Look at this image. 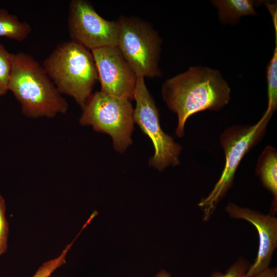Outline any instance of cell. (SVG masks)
I'll list each match as a JSON object with an SVG mask.
<instances>
[{"mask_svg":"<svg viewBox=\"0 0 277 277\" xmlns=\"http://www.w3.org/2000/svg\"><path fill=\"white\" fill-rule=\"evenodd\" d=\"M212 3L219 11V18L223 23L235 24L245 15H256L255 5L263 1L251 0H214Z\"/></svg>","mask_w":277,"mask_h":277,"instance_id":"7c38bea8","label":"cell"},{"mask_svg":"<svg viewBox=\"0 0 277 277\" xmlns=\"http://www.w3.org/2000/svg\"><path fill=\"white\" fill-rule=\"evenodd\" d=\"M6 205L4 198L0 194V256L8 248L9 224L6 217Z\"/></svg>","mask_w":277,"mask_h":277,"instance_id":"e0dca14e","label":"cell"},{"mask_svg":"<svg viewBox=\"0 0 277 277\" xmlns=\"http://www.w3.org/2000/svg\"><path fill=\"white\" fill-rule=\"evenodd\" d=\"M8 91L19 103L27 117H54L64 114L68 103L47 75L42 65L23 52L11 53Z\"/></svg>","mask_w":277,"mask_h":277,"instance_id":"7a4b0ae2","label":"cell"},{"mask_svg":"<svg viewBox=\"0 0 277 277\" xmlns=\"http://www.w3.org/2000/svg\"><path fill=\"white\" fill-rule=\"evenodd\" d=\"M249 277H277V268L269 267Z\"/></svg>","mask_w":277,"mask_h":277,"instance_id":"d6986e66","label":"cell"},{"mask_svg":"<svg viewBox=\"0 0 277 277\" xmlns=\"http://www.w3.org/2000/svg\"><path fill=\"white\" fill-rule=\"evenodd\" d=\"M275 31V47L266 69L268 106L265 111L273 114L277 108V30Z\"/></svg>","mask_w":277,"mask_h":277,"instance_id":"5bb4252c","label":"cell"},{"mask_svg":"<svg viewBox=\"0 0 277 277\" xmlns=\"http://www.w3.org/2000/svg\"><path fill=\"white\" fill-rule=\"evenodd\" d=\"M161 92L169 109L177 114L175 133L182 137L190 116L206 110L222 109L230 100L231 90L219 71L195 66L167 79Z\"/></svg>","mask_w":277,"mask_h":277,"instance_id":"6da1fadb","label":"cell"},{"mask_svg":"<svg viewBox=\"0 0 277 277\" xmlns=\"http://www.w3.org/2000/svg\"><path fill=\"white\" fill-rule=\"evenodd\" d=\"M117 21V46L137 76H161L162 39L152 24L135 16L123 15Z\"/></svg>","mask_w":277,"mask_h":277,"instance_id":"8992f818","label":"cell"},{"mask_svg":"<svg viewBox=\"0 0 277 277\" xmlns=\"http://www.w3.org/2000/svg\"><path fill=\"white\" fill-rule=\"evenodd\" d=\"M225 209L230 217L250 222L258 232L259 244L257 255L245 277L251 276L269 267L277 247V218L270 213L264 214L232 202L228 203Z\"/></svg>","mask_w":277,"mask_h":277,"instance_id":"30bf717a","label":"cell"},{"mask_svg":"<svg viewBox=\"0 0 277 277\" xmlns=\"http://www.w3.org/2000/svg\"><path fill=\"white\" fill-rule=\"evenodd\" d=\"M250 265V263L246 259L239 258L225 273L215 271L211 277H245Z\"/></svg>","mask_w":277,"mask_h":277,"instance_id":"ac0fdd59","label":"cell"},{"mask_svg":"<svg viewBox=\"0 0 277 277\" xmlns=\"http://www.w3.org/2000/svg\"><path fill=\"white\" fill-rule=\"evenodd\" d=\"M68 28L71 40L91 51L117 46V21L102 17L88 1L72 0L70 2Z\"/></svg>","mask_w":277,"mask_h":277,"instance_id":"ba28073f","label":"cell"},{"mask_svg":"<svg viewBox=\"0 0 277 277\" xmlns=\"http://www.w3.org/2000/svg\"><path fill=\"white\" fill-rule=\"evenodd\" d=\"M155 277H171V274L165 270H161Z\"/></svg>","mask_w":277,"mask_h":277,"instance_id":"ffe728a7","label":"cell"},{"mask_svg":"<svg viewBox=\"0 0 277 277\" xmlns=\"http://www.w3.org/2000/svg\"><path fill=\"white\" fill-rule=\"evenodd\" d=\"M42 66L60 93L73 98L82 109L98 80L91 51L72 40L64 42Z\"/></svg>","mask_w":277,"mask_h":277,"instance_id":"3957f363","label":"cell"},{"mask_svg":"<svg viewBox=\"0 0 277 277\" xmlns=\"http://www.w3.org/2000/svg\"><path fill=\"white\" fill-rule=\"evenodd\" d=\"M11 69V53L0 43V97L8 91Z\"/></svg>","mask_w":277,"mask_h":277,"instance_id":"9a60e30c","label":"cell"},{"mask_svg":"<svg viewBox=\"0 0 277 277\" xmlns=\"http://www.w3.org/2000/svg\"><path fill=\"white\" fill-rule=\"evenodd\" d=\"M256 173L264 187L273 196L272 210L275 212L277 202V151L274 147L268 146L262 151L258 159Z\"/></svg>","mask_w":277,"mask_h":277,"instance_id":"8fae6325","label":"cell"},{"mask_svg":"<svg viewBox=\"0 0 277 277\" xmlns=\"http://www.w3.org/2000/svg\"><path fill=\"white\" fill-rule=\"evenodd\" d=\"M31 31V27L27 22L21 21L16 15L0 8V37L22 42L27 39Z\"/></svg>","mask_w":277,"mask_h":277,"instance_id":"4fadbf2b","label":"cell"},{"mask_svg":"<svg viewBox=\"0 0 277 277\" xmlns=\"http://www.w3.org/2000/svg\"><path fill=\"white\" fill-rule=\"evenodd\" d=\"M134 100L136 102L134 122L150 138L154 148V154L149 161V166L162 171L169 166L179 165L183 147L162 129L159 109L143 76L137 77Z\"/></svg>","mask_w":277,"mask_h":277,"instance_id":"52a82bcc","label":"cell"},{"mask_svg":"<svg viewBox=\"0 0 277 277\" xmlns=\"http://www.w3.org/2000/svg\"><path fill=\"white\" fill-rule=\"evenodd\" d=\"M76 238L77 236L70 244L66 246L65 249L58 257L44 262L39 267L32 277H49L56 269L66 264L67 253Z\"/></svg>","mask_w":277,"mask_h":277,"instance_id":"2e32d148","label":"cell"},{"mask_svg":"<svg viewBox=\"0 0 277 277\" xmlns=\"http://www.w3.org/2000/svg\"><path fill=\"white\" fill-rule=\"evenodd\" d=\"M82 110L80 124L110 135L116 151L122 153L132 144L134 122L131 101L96 91L90 95Z\"/></svg>","mask_w":277,"mask_h":277,"instance_id":"5b68a950","label":"cell"},{"mask_svg":"<svg viewBox=\"0 0 277 277\" xmlns=\"http://www.w3.org/2000/svg\"><path fill=\"white\" fill-rule=\"evenodd\" d=\"M272 115L265 111L255 124L232 126L221 134L220 140L225 156V165L212 190L198 204L202 209L204 221L210 218L220 201L233 185L241 160L263 138Z\"/></svg>","mask_w":277,"mask_h":277,"instance_id":"277c9868","label":"cell"},{"mask_svg":"<svg viewBox=\"0 0 277 277\" xmlns=\"http://www.w3.org/2000/svg\"><path fill=\"white\" fill-rule=\"evenodd\" d=\"M98 81L104 93L132 101L137 75L117 46H106L91 50Z\"/></svg>","mask_w":277,"mask_h":277,"instance_id":"9c48e42d","label":"cell"}]
</instances>
